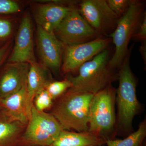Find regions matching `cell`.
Listing matches in <instances>:
<instances>
[{
	"mask_svg": "<svg viewBox=\"0 0 146 146\" xmlns=\"http://www.w3.org/2000/svg\"><path fill=\"white\" fill-rule=\"evenodd\" d=\"M29 64L7 63L0 68V100L20 90L27 82Z\"/></svg>",
	"mask_w": 146,
	"mask_h": 146,
	"instance_id": "7c38bea8",
	"label": "cell"
},
{
	"mask_svg": "<svg viewBox=\"0 0 146 146\" xmlns=\"http://www.w3.org/2000/svg\"><path fill=\"white\" fill-rule=\"evenodd\" d=\"M54 33L65 46L82 44L94 40L97 32L73 7L55 29Z\"/></svg>",
	"mask_w": 146,
	"mask_h": 146,
	"instance_id": "52a82bcc",
	"label": "cell"
},
{
	"mask_svg": "<svg viewBox=\"0 0 146 146\" xmlns=\"http://www.w3.org/2000/svg\"><path fill=\"white\" fill-rule=\"evenodd\" d=\"M47 69L43 64L38 63L36 61L29 63L27 77V88L28 108L31 114L35 97L51 80H50Z\"/></svg>",
	"mask_w": 146,
	"mask_h": 146,
	"instance_id": "9a60e30c",
	"label": "cell"
},
{
	"mask_svg": "<svg viewBox=\"0 0 146 146\" xmlns=\"http://www.w3.org/2000/svg\"><path fill=\"white\" fill-rule=\"evenodd\" d=\"M146 44L142 45L141 47L140 51L144 60H146Z\"/></svg>",
	"mask_w": 146,
	"mask_h": 146,
	"instance_id": "484cf974",
	"label": "cell"
},
{
	"mask_svg": "<svg viewBox=\"0 0 146 146\" xmlns=\"http://www.w3.org/2000/svg\"><path fill=\"white\" fill-rule=\"evenodd\" d=\"M27 106V82L20 90L0 100V117L27 125L30 117Z\"/></svg>",
	"mask_w": 146,
	"mask_h": 146,
	"instance_id": "5bb4252c",
	"label": "cell"
},
{
	"mask_svg": "<svg viewBox=\"0 0 146 146\" xmlns=\"http://www.w3.org/2000/svg\"><path fill=\"white\" fill-rule=\"evenodd\" d=\"M109 42L108 39L97 38L82 44L65 46L60 68L62 73L78 70L84 63L106 49Z\"/></svg>",
	"mask_w": 146,
	"mask_h": 146,
	"instance_id": "ba28073f",
	"label": "cell"
},
{
	"mask_svg": "<svg viewBox=\"0 0 146 146\" xmlns=\"http://www.w3.org/2000/svg\"><path fill=\"white\" fill-rule=\"evenodd\" d=\"M14 29L13 18L8 15H0V48L12 40Z\"/></svg>",
	"mask_w": 146,
	"mask_h": 146,
	"instance_id": "d6986e66",
	"label": "cell"
},
{
	"mask_svg": "<svg viewBox=\"0 0 146 146\" xmlns=\"http://www.w3.org/2000/svg\"><path fill=\"white\" fill-rule=\"evenodd\" d=\"M94 95L69 89L56 100L50 113L64 130L88 131L90 104Z\"/></svg>",
	"mask_w": 146,
	"mask_h": 146,
	"instance_id": "6da1fadb",
	"label": "cell"
},
{
	"mask_svg": "<svg viewBox=\"0 0 146 146\" xmlns=\"http://www.w3.org/2000/svg\"><path fill=\"white\" fill-rule=\"evenodd\" d=\"M133 1L129 0H108V4L118 16L123 15L128 9ZM122 15V16H123Z\"/></svg>",
	"mask_w": 146,
	"mask_h": 146,
	"instance_id": "7402d4cb",
	"label": "cell"
},
{
	"mask_svg": "<svg viewBox=\"0 0 146 146\" xmlns=\"http://www.w3.org/2000/svg\"><path fill=\"white\" fill-rule=\"evenodd\" d=\"M63 130L50 113L40 112L33 106L20 143L29 146H50Z\"/></svg>",
	"mask_w": 146,
	"mask_h": 146,
	"instance_id": "8992f818",
	"label": "cell"
},
{
	"mask_svg": "<svg viewBox=\"0 0 146 146\" xmlns=\"http://www.w3.org/2000/svg\"><path fill=\"white\" fill-rule=\"evenodd\" d=\"M109 55L105 49L82 65L76 76L67 78L72 85L70 89L95 95L111 85L116 76L108 65Z\"/></svg>",
	"mask_w": 146,
	"mask_h": 146,
	"instance_id": "7a4b0ae2",
	"label": "cell"
},
{
	"mask_svg": "<svg viewBox=\"0 0 146 146\" xmlns=\"http://www.w3.org/2000/svg\"><path fill=\"white\" fill-rule=\"evenodd\" d=\"M21 10L20 5L15 1L0 0V15H10L18 13Z\"/></svg>",
	"mask_w": 146,
	"mask_h": 146,
	"instance_id": "603a6c76",
	"label": "cell"
},
{
	"mask_svg": "<svg viewBox=\"0 0 146 146\" xmlns=\"http://www.w3.org/2000/svg\"><path fill=\"white\" fill-rule=\"evenodd\" d=\"M37 50L43 65L54 72L60 70L65 46L54 33L46 31L37 26Z\"/></svg>",
	"mask_w": 146,
	"mask_h": 146,
	"instance_id": "30bf717a",
	"label": "cell"
},
{
	"mask_svg": "<svg viewBox=\"0 0 146 146\" xmlns=\"http://www.w3.org/2000/svg\"><path fill=\"white\" fill-rule=\"evenodd\" d=\"M73 7L56 3L33 4L31 8L37 26L46 31L54 33L56 27Z\"/></svg>",
	"mask_w": 146,
	"mask_h": 146,
	"instance_id": "4fadbf2b",
	"label": "cell"
},
{
	"mask_svg": "<svg viewBox=\"0 0 146 146\" xmlns=\"http://www.w3.org/2000/svg\"><path fill=\"white\" fill-rule=\"evenodd\" d=\"M12 40L0 48V68L3 65L4 63L9 56L13 48Z\"/></svg>",
	"mask_w": 146,
	"mask_h": 146,
	"instance_id": "d4e9b609",
	"label": "cell"
},
{
	"mask_svg": "<svg viewBox=\"0 0 146 146\" xmlns=\"http://www.w3.org/2000/svg\"><path fill=\"white\" fill-rule=\"evenodd\" d=\"M72 84L68 79L62 81H50L45 86L46 90L53 101L61 97L72 87Z\"/></svg>",
	"mask_w": 146,
	"mask_h": 146,
	"instance_id": "ffe728a7",
	"label": "cell"
},
{
	"mask_svg": "<svg viewBox=\"0 0 146 146\" xmlns=\"http://www.w3.org/2000/svg\"><path fill=\"white\" fill-rule=\"evenodd\" d=\"M78 11L96 32H106L116 27L119 16L110 8L105 0H84Z\"/></svg>",
	"mask_w": 146,
	"mask_h": 146,
	"instance_id": "9c48e42d",
	"label": "cell"
},
{
	"mask_svg": "<svg viewBox=\"0 0 146 146\" xmlns=\"http://www.w3.org/2000/svg\"><path fill=\"white\" fill-rule=\"evenodd\" d=\"M143 9L141 3L133 1L110 35L115 46V53L108 63L111 69L120 67L127 55L130 39L137 32L143 17Z\"/></svg>",
	"mask_w": 146,
	"mask_h": 146,
	"instance_id": "5b68a950",
	"label": "cell"
},
{
	"mask_svg": "<svg viewBox=\"0 0 146 146\" xmlns=\"http://www.w3.org/2000/svg\"><path fill=\"white\" fill-rule=\"evenodd\" d=\"M146 136V121H142L137 130L123 139H108L106 144L107 146H143Z\"/></svg>",
	"mask_w": 146,
	"mask_h": 146,
	"instance_id": "ac0fdd59",
	"label": "cell"
},
{
	"mask_svg": "<svg viewBox=\"0 0 146 146\" xmlns=\"http://www.w3.org/2000/svg\"><path fill=\"white\" fill-rule=\"evenodd\" d=\"M53 104L54 101L45 88L39 91L33 100V106L40 112H45L51 109Z\"/></svg>",
	"mask_w": 146,
	"mask_h": 146,
	"instance_id": "44dd1931",
	"label": "cell"
},
{
	"mask_svg": "<svg viewBox=\"0 0 146 146\" xmlns=\"http://www.w3.org/2000/svg\"><path fill=\"white\" fill-rule=\"evenodd\" d=\"M36 61L34 52L32 22L26 13L21 20L15 38V43L7 63L29 64Z\"/></svg>",
	"mask_w": 146,
	"mask_h": 146,
	"instance_id": "8fae6325",
	"label": "cell"
},
{
	"mask_svg": "<svg viewBox=\"0 0 146 146\" xmlns=\"http://www.w3.org/2000/svg\"><path fill=\"white\" fill-rule=\"evenodd\" d=\"M119 68L116 96L117 125L120 129L128 131L132 129L133 118L140 111L141 106L136 96V82L129 65L128 54Z\"/></svg>",
	"mask_w": 146,
	"mask_h": 146,
	"instance_id": "3957f363",
	"label": "cell"
},
{
	"mask_svg": "<svg viewBox=\"0 0 146 146\" xmlns=\"http://www.w3.org/2000/svg\"><path fill=\"white\" fill-rule=\"evenodd\" d=\"M106 141L89 131L73 132L63 130L50 146H100Z\"/></svg>",
	"mask_w": 146,
	"mask_h": 146,
	"instance_id": "2e32d148",
	"label": "cell"
},
{
	"mask_svg": "<svg viewBox=\"0 0 146 146\" xmlns=\"http://www.w3.org/2000/svg\"><path fill=\"white\" fill-rule=\"evenodd\" d=\"M116 96V89L111 84L94 95L90 104L88 131L106 141L113 139Z\"/></svg>",
	"mask_w": 146,
	"mask_h": 146,
	"instance_id": "277c9868",
	"label": "cell"
},
{
	"mask_svg": "<svg viewBox=\"0 0 146 146\" xmlns=\"http://www.w3.org/2000/svg\"><path fill=\"white\" fill-rule=\"evenodd\" d=\"M104 146V145H102V146Z\"/></svg>",
	"mask_w": 146,
	"mask_h": 146,
	"instance_id": "4316f807",
	"label": "cell"
},
{
	"mask_svg": "<svg viewBox=\"0 0 146 146\" xmlns=\"http://www.w3.org/2000/svg\"><path fill=\"white\" fill-rule=\"evenodd\" d=\"M133 38L138 40L145 41L146 39V14L144 13L143 17L137 31Z\"/></svg>",
	"mask_w": 146,
	"mask_h": 146,
	"instance_id": "cb8c5ba5",
	"label": "cell"
},
{
	"mask_svg": "<svg viewBox=\"0 0 146 146\" xmlns=\"http://www.w3.org/2000/svg\"><path fill=\"white\" fill-rule=\"evenodd\" d=\"M26 126L0 117V146H16L20 143Z\"/></svg>",
	"mask_w": 146,
	"mask_h": 146,
	"instance_id": "e0dca14e",
	"label": "cell"
}]
</instances>
